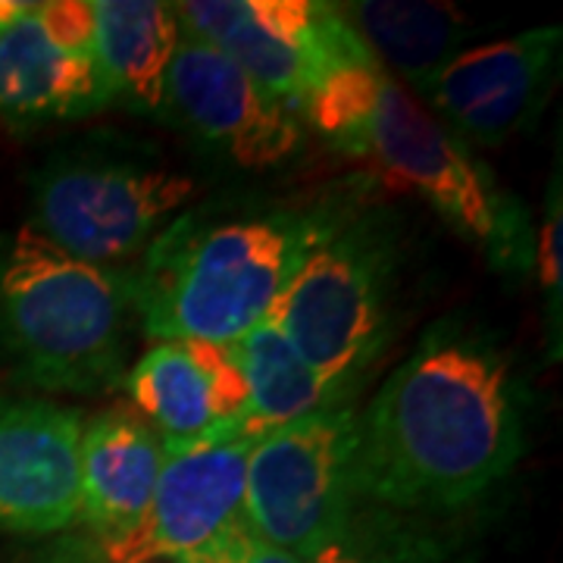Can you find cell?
<instances>
[{
    "instance_id": "cell-21",
    "label": "cell",
    "mask_w": 563,
    "mask_h": 563,
    "mask_svg": "<svg viewBox=\"0 0 563 563\" xmlns=\"http://www.w3.org/2000/svg\"><path fill=\"white\" fill-rule=\"evenodd\" d=\"M310 563H395V561H391V558H385V554L369 551L366 544L351 542V532H347L342 542L332 544L329 551H322L320 558Z\"/></svg>"
},
{
    "instance_id": "cell-16",
    "label": "cell",
    "mask_w": 563,
    "mask_h": 563,
    "mask_svg": "<svg viewBox=\"0 0 563 563\" xmlns=\"http://www.w3.org/2000/svg\"><path fill=\"white\" fill-rule=\"evenodd\" d=\"M335 10L385 73L401 76L420 98L444 66L461 57L476 32L473 20L454 3L363 0L335 3Z\"/></svg>"
},
{
    "instance_id": "cell-12",
    "label": "cell",
    "mask_w": 563,
    "mask_h": 563,
    "mask_svg": "<svg viewBox=\"0 0 563 563\" xmlns=\"http://www.w3.org/2000/svg\"><path fill=\"white\" fill-rule=\"evenodd\" d=\"M163 107L191 135L244 169H273L291 161L303 144L295 110L266 95L210 44L185 32L166 69Z\"/></svg>"
},
{
    "instance_id": "cell-8",
    "label": "cell",
    "mask_w": 563,
    "mask_h": 563,
    "mask_svg": "<svg viewBox=\"0 0 563 563\" xmlns=\"http://www.w3.org/2000/svg\"><path fill=\"white\" fill-rule=\"evenodd\" d=\"M173 7L188 38L210 44L288 110H303L322 73L357 41L335 3L188 0Z\"/></svg>"
},
{
    "instance_id": "cell-18",
    "label": "cell",
    "mask_w": 563,
    "mask_h": 563,
    "mask_svg": "<svg viewBox=\"0 0 563 563\" xmlns=\"http://www.w3.org/2000/svg\"><path fill=\"white\" fill-rule=\"evenodd\" d=\"M229 347L247 395L242 432L251 439H263L288 422L344 404L347 388L329 383L320 369L303 361L273 317Z\"/></svg>"
},
{
    "instance_id": "cell-1",
    "label": "cell",
    "mask_w": 563,
    "mask_h": 563,
    "mask_svg": "<svg viewBox=\"0 0 563 563\" xmlns=\"http://www.w3.org/2000/svg\"><path fill=\"white\" fill-rule=\"evenodd\" d=\"M523 454L510 363L463 322L432 325L357 413L354 485L388 507H461Z\"/></svg>"
},
{
    "instance_id": "cell-23",
    "label": "cell",
    "mask_w": 563,
    "mask_h": 563,
    "mask_svg": "<svg viewBox=\"0 0 563 563\" xmlns=\"http://www.w3.org/2000/svg\"><path fill=\"white\" fill-rule=\"evenodd\" d=\"M154 563H169V561H154Z\"/></svg>"
},
{
    "instance_id": "cell-17",
    "label": "cell",
    "mask_w": 563,
    "mask_h": 563,
    "mask_svg": "<svg viewBox=\"0 0 563 563\" xmlns=\"http://www.w3.org/2000/svg\"><path fill=\"white\" fill-rule=\"evenodd\" d=\"M95 57L110 101L154 113L163 107L166 69L181 38L173 3L91 0Z\"/></svg>"
},
{
    "instance_id": "cell-22",
    "label": "cell",
    "mask_w": 563,
    "mask_h": 563,
    "mask_svg": "<svg viewBox=\"0 0 563 563\" xmlns=\"http://www.w3.org/2000/svg\"><path fill=\"white\" fill-rule=\"evenodd\" d=\"M51 563H101L98 558H91L88 551H69V554H60V558H54Z\"/></svg>"
},
{
    "instance_id": "cell-15",
    "label": "cell",
    "mask_w": 563,
    "mask_h": 563,
    "mask_svg": "<svg viewBox=\"0 0 563 563\" xmlns=\"http://www.w3.org/2000/svg\"><path fill=\"white\" fill-rule=\"evenodd\" d=\"M161 435L132 407H107L79 432V520L103 551L125 542L144 520L161 479Z\"/></svg>"
},
{
    "instance_id": "cell-14",
    "label": "cell",
    "mask_w": 563,
    "mask_h": 563,
    "mask_svg": "<svg viewBox=\"0 0 563 563\" xmlns=\"http://www.w3.org/2000/svg\"><path fill=\"white\" fill-rule=\"evenodd\" d=\"M122 385L163 448L244 435L247 395L229 344L157 342L125 369Z\"/></svg>"
},
{
    "instance_id": "cell-4",
    "label": "cell",
    "mask_w": 563,
    "mask_h": 563,
    "mask_svg": "<svg viewBox=\"0 0 563 563\" xmlns=\"http://www.w3.org/2000/svg\"><path fill=\"white\" fill-rule=\"evenodd\" d=\"M135 273L81 263L22 225L0 251V339L44 391L107 395L125 379Z\"/></svg>"
},
{
    "instance_id": "cell-5",
    "label": "cell",
    "mask_w": 563,
    "mask_h": 563,
    "mask_svg": "<svg viewBox=\"0 0 563 563\" xmlns=\"http://www.w3.org/2000/svg\"><path fill=\"white\" fill-rule=\"evenodd\" d=\"M391 239L373 220L332 213L273 310L282 335L329 383L351 391L388 329Z\"/></svg>"
},
{
    "instance_id": "cell-3",
    "label": "cell",
    "mask_w": 563,
    "mask_h": 563,
    "mask_svg": "<svg viewBox=\"0 0 563 563\" xmlns=\"http://www.w3.org/2000/svg\"><path fill=\"white\" fill-rule=\"evenodd\" d=\"M329 220V210L173 220L135 273L141 332L157 342L235 344L273 317Z\"/></svg>"
},
{
    "instance_id": "cell-6",
    "label": "cell",
    "mask_w": 563,
    "mask_h": 563,
    "mask_svg": "<svg viewBox=\"0 0 563 563\" xmlns=\"http://www.w3.org/2000/svg\"><path fill=\"white\" fill-rule=\"evenodd\" d=\"M357 410L339 404L288 422L251 448L244 473V517L263 542L303 561L351 532Z\"/></svg>"
},
{
    "instance_id": "cell-19",
    "label": "cell",
    "mask_w": 563,
    "mask_h": 563,
    "mask_svg": "<svg viewBox=\"0 0 563 563\" xmlns=\"http://www.w3.org/2000/svg\"><path fill=\"white\" fill-rule=\"evenodd\" d=\"M563 207H561V169L554 173V185L548 191V210H544V229L539 239V273L548 298V317H551V339H554V361L561 357V239H563Z\"/></svg>"
},
{
    "instance_id": "cell-11",
    "label": "cell",
    "mask_w": 563,
    "mask_h": 563,
    "mask_svg": "<svg viewBox=\"0 0 563 563\" xmlns=\"http://www.w3.org/2000/svg\"><path fill=\"white\" fill-rule=\"evenodd\" d=\"M561 25L466 47L426 91L454 139L498 147L539 120L561 76Z\"/></svg>"
},
{
    "instance_id": "cell-9",
    "label": "cell",
    "mask_w": 563,
    "mask_h": 563,
    "mask_svg": "<svg viewBox=\"0 0 563 563\" xmlns=\"http://www.w3.org/2000/svg\"><path fill=\"white\" fill-rule=\"evenodd\" d=\"M257 439H213L191 448H166L161 479L139 529L107 563H203L247 526L244 473Z\"/></svg>"
},
{
    "instance_id": "cell-2",
    "label": "cell",
    "mask_w": 563,
    "mask_h": 563,
    "mask_svg": "<svg viewBox=\"0 0 563 563\" xmlns=\"http://www.w3.org/2000/svg\"><path fill=\"white\" fill-rule=\"evenodd\" d=\"M303 117L344 157L366 163L391 188L420 195L448 225L485 244L501 263L529 257L517 210L361 38L322 73Z\"/></svg>"
},
{
    "instance_id": "cell-20",
    "label": "cell",
    "mask_w": 563,
    "mask_h": 563,
    "mask_svg": "<svg viewBox=\"0 0 563 563\" xmlns=\"http://www.w3.org/2000/svg\"><path fill=\"white\" fill-rule=\"evenodd\" d=\"M203 563H310V561H303V558L291 554V551H285V548H276V544L263 542L261 536H257L251 526H244L242 532H235V536L222 544L213 558H207Z\"/></svg>"
},
{
    "instance_id": "cell-13",
    "label": "cell",
    "mask_w": 563,
    "mask_h": 563,
    "mask_svg": "<svg viewBox=\"0 0 563 563\" xmlns=\"http://www.w3.org/2000/svg\"><path fill=\"white\" fill-rule=\"evenodd\" d=\"M81 413L0 395V536H54L79 520Z\"/></svg>"
},
{
    "instance_id": "cell-10",
    "label": "cell",
    "mask_w": 563,
    "mask_h": 563,
    "mask_svg": "<svg viewBox=\"0 0 563 563\" xmlns=\"http://www.w3.org/2000/svg\"><path fill=\"white\" fill-rule=\"evenodd\" d=\"M95 57L91 7L22 3L0 29V120L13 129L85 120L110 107Z\"/></svg>"
},
{
    "instance_id": "cell-7",
    "label": "cell",
    "mask_w": 563,
    "mask_h": 563,
    "mask_svg": "<svg viewBox=\"0 0 563 563\" xmlns=\"http://www.w3.org/2000/svg\"><path fill=\"white\" fill-rule=\"evenodd\" d=\"M195 179L129 163H51L32 181V222L44 242L110 269L147 251L185 203Z\"/></svg>"
}]
</instances>
